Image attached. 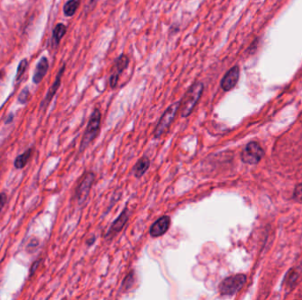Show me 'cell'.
<instances>
[{
	"label": "cell",
	"instance_id": "obj_18",
	"mask_svg": "<svg viewBox=\"0 0 302 300\" xmlns=\"http://www.w3.org/2000/svg\"><path fill=\"white\" fill-rule=\"evenodd\" d=\"M293 199L298 202V203H302V183L297 185L295 188H294V192H293Z\"/></svg>",
	"mask_w": 302,
	"mask_h": 300
},
{
	"label": "cell",
	"instance_id": "obj_3",
	"mask_svg": "<svg viewBox=\"0 0 302 300\" xmlns=\"http://www.w3.org/2000/svg\"><path fill=\"white\" fill-rule=\"evenodd\" d=\"M246 282L247 276L243 274L232 275L221 282L218 290L222 295H233L241 290Z\"/></svg>",
	"mask_w": 302,
	"mask_h": 300
},
{
	"label": "cell",
	"instance_id": "obj_4",
	"mask_svg": "<svg viewBox=\"0 0 302 300\" xmlns=\"http://www.w3.org/2000/svg\"><path fill=\"white\" fill-rule=\"evenodd\" d=\"M180 101H176L175 103L172 104L161 116L160 120L158 122V125L155 128L154 136L156 138H160L164 132L169 128L172 122L176 116L177 112L180 110Z\"/></svg>",
	"mask_w": 302,
	"mask_h": 300
},
{
	"label": "cell",
	"instance_id": "obj_14",
	"mask_svg": "<svg viewBox=\"0 0 302 300\" xmlns=\"http://www.w3.org/2000/svg\"><path fill=\"white\" fill-rule=\"evenodd\" d=\"M81 0H68L64 6V14L66 17H72L74 15L76 11L79 8Z\"/></svg>",
	"mask_w": 302,
	"mask_h": 300
},
{
	"label": "cell",
	"instance_id": "obj_16",
	"mask_svg": "<svg viewBox=\"0 0 302 300\" xmlns=\"http://www.w3.org/2000/svg\"><path fill=\"white\" fill-rule=\"evenodd\" d=\"M31 155L32 150L31 149H29V150L26 151L24 154H21V155L17 157L15 160H14V166H15V168L22 169L23 167H25Z\"/></svg>",
	"mask_w": 302,
	"mask_h": 300
},
{
	"label": "cell",
	"instance_id": "obj_7",
	"mask_svg": "<svg viewBox=\"0 0 302 300\" xmlns=\"http://www.w3.org/2000/svg\"><path fill=\"white\" fill-rule=\"evenodd\" d=\"M95 175L93 173H88L83 177L79 186L76 188V197L78 203L85 202L89 191L91 189L92 184L94 182Z\"/></svg>",
	"mask_w": 302,
	"mask_h": 300
},
{
	"label": "cell",
	"instance_id": "obj_20",
	"mask_svg": "<svg viewBox=\"0 0 302 300\" xmlns=\"http://www.w3.org/2000/svg\"><path fill=\"white\" fill-rule=\"evenodd\" d=\"M7 200V195L5 194V193H1V194H0V212L2 211V209H3L4 206L6 205Z\"/></svg>",
	"mask_w": 302,
	"mask_h": 300
},
{
	"label": "cell",
	"instance_id": "obj_1",
	"mask_svg": "<svg viewBox=\"0 0 302 300\" xmlns=\"http://www.w3.org/2000/svg\"><path fill=\"white\" fill-rule=\"evenodd\" d=\"M203 90L204 85L201 81L195 82L188 88L182 100H180V115L182 117H188L192 114Z\"/></svg>",
	"mask_w": 302,
	"mask_h": 300
},
{
	"label": "cell",
	"instance_id": "obj_19",
	"mask_svg": "<svg viewBox=\"0 0 302 300\" xmlns=\"http://www.w3.org/2000/svg\"><path fill=\"white\" fill-rule=\"evenodd\" d=\"M29 96H30V94H29V88H24V89L22 90V93L20 94L18 100H19L21 103L25 104L27 103V101L29 100Z\"/></svg>",
	"mask_w": 302,
	"mask_h": 300
},
{
	"label": "cell",
	"instance_id": "obj_10",
	"mask_svg": "<svg viewBox=\"0 0 302 300\" xmlns=\"http://www.w3.org/2000/svg\"><path fill=\"white\" fill-rule=\"evenodd\" d=\"M65 68H66V66H62L61 69L60 70V72H58L56 79L54 80L53 84H51V87L49 89L46 96H45L44 100H43V102L41 103V108H43V109H45L50 104V101L52 100V98L54 97V95L57 93L58 89L60 88L62 76H63L64 72H65Z\"/></svg>",
	"mask_w": 302,
	"mask_h": 300
},
{
	"label": "cell",
	"instance_id": "obj_2",
	"mask_svg": "<svg viewBox=\"0 0 302 300\" xmlns=\"http://www.w3.org/2000/svg\"><path fill=\"white\" fill-rule=\"evenodd\" d=\"M101 113L98 110H95L88 121V127L86 128L85 133L83 135L82 143H81V152L85 150L88 144L94 140L100 128Z\"/></svg>",
	"mask_w": 302,
	"mask_h": 300
},
{
	"label": "cell",
	"instance_id": "obj_15",
	"mask_svg": "<svg viewBox=\"0 0 302 300\" xmlns=\"http://www.w3.org/2000/svg\"><path fill=\"white\" fill-rule=\"evenodd\" d=\"M66 26L62 23H59L53 29L52 33V39H53L54 45L58 46L60 44V41L62 40L64 35H66Z\"/></svg>",
	"mask_w": 302,
	"mask_h": 300
},
{
	"label": "cell",
	"instance_id": "obj_6",
	"mask_svg": "<svg viewBox=\"0 0 302 300\" xmlns=\"http://www.w3.org/2000/svg\"><path fill=\"white\" fill-rule=\"evenodd\" d=\"M129 57L126 56V54H121L117 58L110 77V88H115L118 85L120 75L129 66Z\"/></svg>",
	"mask_w": 302,
	"mask_h": 300
},
{
	"label": "cell",
	"instance_id": "obj_5",
	"mask_svg": "<svg viewBox=\"0 0 302 300\" xmlns=\"http://www.w3.org/2000/svg\"><path fill=\"white\" fill-rule=\"evenodd\" d=\"M265 155V151L261 145L256 142H251L247 144L241 154V160L243 162L249 165H255L260 162Z\"/></svg>",
	"mask_w": 302,
	"mask_h": 300
},
{
	"label": "cell",
	"instance_id": "obj_13",
	"mask_svg": "<svg viewBox=\"0 0 302 300\" xmlns=\"http://www.w3.org/2000/svg\"><path fill=\"white\" fill-rule=\"evenodd\" d=\"M149 165H150V160H148V158L146 156L141 158L133 169V173L135 176L137 178H141L144 175L145 173L148 171Z\"/></svg>",
	"mask_w": 302,
	"mask_h": 300
},
{
	"label": "cell",
	"instance_id": "obj_12",
	"mask_svg": "<svg viewBox=\"0 0 302 300\" xmlns=\"http://www.w3.org/2000/svg\"><path fill=\"white\" fill-rule=\"evenodd\" d=\"M49 69V62L46 57H42L35 67V73L33 76V82L35 84H39L44 79Z\"/></svg>",
	"mask_w": 302,
	"mask_h": 300
},
{
	"label": "cell",
	"instance_id": "obj_17",
	"mask_svg": "<svg viewBox=\"0 0 302 300\" xmlns=\"http://www.w3.org/2000/svg\"><path fill=\"white\" fill-rule=\"evenodd\" d=\"M27 67H28V61H27V59L22 60V61L20 62L18 69H17V73H16V80H17V81L20 80V78H22V76L23 75V73L25 72Z\"/></svg>",
	"mask_w": 302,
	"mask_h": 300
},
{
	"label": "cell",
	"instance_id": "obj_9",
	"mask_svg": "<svg viewBox=\"0 0 302 300\" xmlns=\"http://www.w3.org/2000/svg\"><path fill=\"white\" fill-rule=\"evenodd\" d=\"M170 217L163 216L157 220L150 227L151 237L158 238L164 235L168 229L170 228Z\"/></svg>",
	"mask_w": 302,
	"mask_h": 300
},
{
	"label": "cell",
	"instance_id": "obj_8",
	"mask_svg": "<svg viewBox=\"0 0 302 300\" xmlns=\"http://www.w3.org/2000/svg\"><path fill=\"white\" fill-rule=\"evenodd\" d=\"M239 67L238 66H233L224 74L220 82L221 88L224 92L231 91L236 87L239 82Z\"/></svg>",
	"mask_w": 302,
	"mask_h": 300
},
{
	"label": "cell",
	"instance_id": "obj_11",
	"mask_svg": "<svg viewBox=\"0 0 302 300\" xmlns=\"http://www.w3.org/2000/svg\"><path fill=\"white\" fill-rule=\"evenodd\" d=\"M128 219H129V210H128V209H125L119 216V218L112 223L106 237L114 236V235L117 234L118 232H120L122 230L123 227L126 225Z\"/></svg>",
	"mask_w": 302,
	"mask_h": 300
}]
</instances>
